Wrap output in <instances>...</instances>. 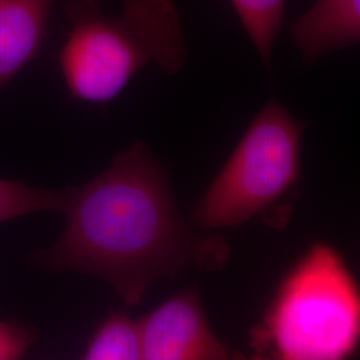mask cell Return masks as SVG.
<instances>
[{
  "instance_id": "obj_3",
  "label": "cell",
  "mask_w": 360,
  "mask_h": 360,
  "mask_svg": "<svg viewBox=\"0 0 360 360\" xmlns=\"http://www.w3.org/2000/svg\"><path fill=\"white\" fill-rule=\"evenodd\" d=\"M250 343L260 360H345L358 352L359 285L334 247L315 243L284 275Z\"/></svg>"
},
{
  "instance_id": "obj_7",
  "label": "cell",
  "mask_w": 360,
  "mask_h": 360,
  "mask_svg": "<svg viewBox=\"0 0 360 360\" xmlns=\"http://www.w3.org/2000/svg\"><path fill=\"white\" fill-rule=\"evenodd\" d=\"M55 0H0V89L38 53Z\"/></svg>"
},
{
  "instance_id": "obj_5",
  "label": "cell",
  "mask_w": 360,
  "mask_h": 360,
  "mask_svg": "<svg viewBox=\"0 0 360 360\" xmlns=\"http://www.w3.org/2000/svg\"><path fill=\"white\" fill-rule=\"evenodd\" d=\"M139 323L144 360L232 359L212 333L196 288L171 296Z\"/></svg>"
},
{
  "instance_id": "obj_10",
  "label": "cell",
  "mask_w": 360,
  "mask_h": 360,
  "mask_svg": "<svg viewBox=\"0 0 360 360\" xmlns=\"http://www.w3.org/2000/svg\"><path fill=\"white\" fill-rule=\"evenodd\" d=\"M65 191L31 187L15 180L0 179V223L41 211L62 212Z\"/></svg>"
},
{
  "instance_id": "obj_11",
  "label": "cell",
  "mask_w": 360,
  "mask_h": 360,
  "mask_svg": "<svg viewBox=\"0 0 360 360\" xmlns=\"http://www.w3.org/2000/svg\"><path fill=\"white\" fill-rule=\"evenodd\" d=\"M35 342V333L18 323L0 321V360L23 358Z\"/></svg>"
},
{
  "instance_id": "obj_9",
  "label": "cell",
  "mask_w": 360,
  "mask_h": 360,
  "mask_svg": "<svg viewBox=\"0 0 360 360\" xmlns=\"http://www.w3.org/2000/svg\"><path fill=\"white\" fill-rule=\"evenodd\" d=\"M230 3L257 55L271 71L272 52L283 26L285 0H230Z\"/></svg>"
},
{
  "instance_id": "obj_1",
  "label": "cell",
  "mask_w": 360,
  "mask_h": 360,
  "mask_svg": "<svg viewBox=\"0 0 360 360\" xmlns=\"http://www.w3.org/2000/svg\"><path fill=\"white\" fill-rule=\"evenodd\" d=\"M65 191V230L35 262L44 270L74 271L111 284L136 306L156 281L193 267L215 269L226 245L203 239L180 217L167 176L148 146L136 142L110 167Z\"/></svg>"
},
{
  "instance_id": "obj_2",
  "label": "cell",
  "mask_w": 360,
  "mask_h": 360,
  "mask_svg": "<svg viewBox=\"0 0 360 360\" xmlns=\"http://www.w3.org/2000/svg\"><path fill=\"white\" fill-rule=\"evenodd\" d=\"M70 30L59 67L71 96L86 103L114 101L147 65L178 74L187 58L179 11L172 0H124L105 13L102 0H67Z\"/></svg>"
},
{
  "instance_id": "obj_8",
  "label": "cell",
  "mask_w": 360,
  "mask_h": 360,
  "mask_svg": "<svg viewBox=\"0 0 360 360\" xmlns=\"http://www.w3.org/2000/svg\"><path fill=\"white\" fill-rule=\"evenodd\" d=\"M82 359H142L139 323L123 311L110 314L91 335Z\"/></svg>"
},
{
  "instance_id": "obj_6",
  "label": "cell",
  "mask_w": 360,
  "mask_h": 360,
  "mask_svg": "<svg viewBox=\"0 0 360 360\" xmlns=\"http://www.w3.org/2000/svg\"><path fill=\"white\" fill-rule=\"evenodd\" d=\"M288 31L306 63L354 47L360 41V0H315Z\"/></svg>"
},
{
  "instance_id": "obj_4",
  "label": "cell",
  "mask_w": 360,
  "mask_h": 360,
  "mask_svg": "<svg viewBox=\"0 0 360 360\" xmlns=\"http://www.w3.org/2000/svg\"><path fill=\"white\" fill-rule=\"evenodd\" d=\"M304 129L306 123L275 99L266 104L207 188L193 221L207 230L238 227L254 218L283 226L300 178Z\"/></svg>"
}]
</instances>
